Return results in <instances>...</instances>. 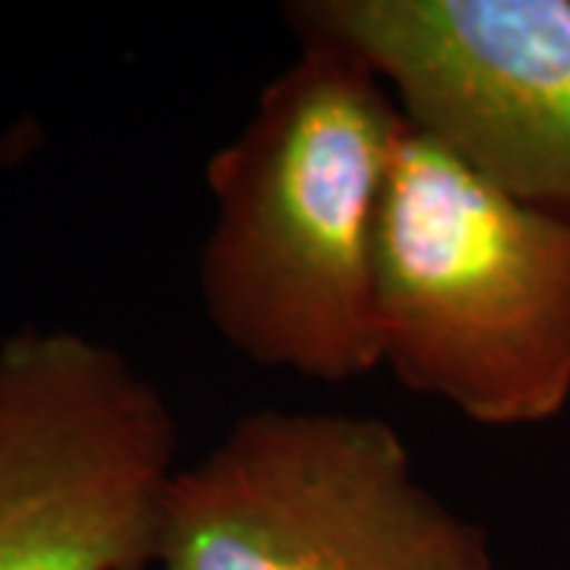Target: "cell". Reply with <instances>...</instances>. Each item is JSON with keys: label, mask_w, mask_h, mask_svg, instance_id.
<instances>
[{"label": "cell", "mask_w": 570, "mask_h": 570, "mask_svg": "<svg viewBox=\"0 0 570 570\" xmlns=\"http://www.w3.org/2000/svg\"><path fill=\"white\" fill-rule=\"evenodd\" d=\"M295 32V61L206 163L200 298L250 365L346 384L381 367L377 225L406 115L358 51Z\"/></svg>", "instance_id": "6da1fadb"}, {"label": "cell", "mask_w": 570, "mask_h": 570, "mask_svg": "<svg viewBox=\"0 0 570 570\" xmlns=\"http://www.w3.org/2000/svg\"><path fill=\"white\" fill-rule=\"evenodd\" d=\"M381 367L469 422L570 400V223L520 204L406 121L377 225Z\"/></svg>", "instance_id": "7a4b0ae2"}, {"label": "cell", "mask_w": 570, "mask_h": 570, "mask_svg": "<svg viewBox=\"0 0 570 570\" xmlns=\"http://www.w3.org/2000/svg\"><path fill=\"white\" fill-rule=\"evenodd\" d=\"M159 570H498L482 527L415 475L400 431L257 409L175 472Z\"/></svg>", "instance_id": "3957f363"}, {"label": "cell", "mask_w": 570, "mask_h": 570, "mask_svg": "<svg viewBox=\"0 0 570 570\" xmlns=\"http://www.w3.org/2000/svg\"><path fill=\"white\" fill-rule=\"evenodd\" d=\"M178 469L171 406L118 348L0 340V570H149Z\"/></svg>", "instance_id": "277c9868"}, {"label": "cell", "mask_w": 570, "mask_h": 570, "mask_svg": "<svg viewBox=\"0 0 570 570\" xmlns=\"http://www.w3.org/2000/svg\"><path fill=\"white\" fill-rule=\"evenodd\" d=\"M285 20L358 51L412 127L570 223V0H307Z\"/></svg>", "instance_id": "5b68a950"}]
</instances>
